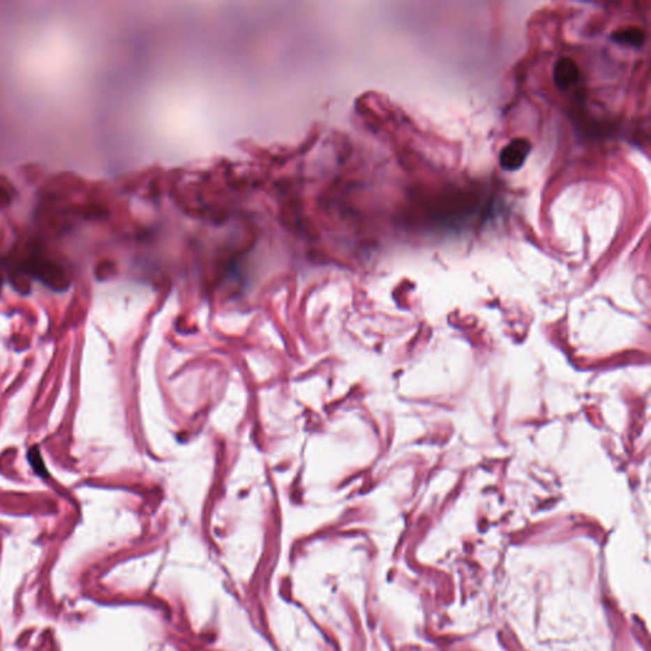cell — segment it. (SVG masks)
I'll use <instances>...</instances> for the list:
<instances>
[{"label":"cell","mask_w":651,"mask_h":651,"mask_svg":"<svg viewBox=\"0 0 651 651\" xmlns=\"http://www.w3.org/2000/svg\"><path fill=\"white\" fill-rule=\"evenodd\" d=\"M530 140L524 137H516L513 139L510 143L501 151L499 156V163H500L501 170L505 172H516L521 170L527 158L530 157Z\"/></svg>","instance_id":"1"},{"label":"cell","mask_w":651,"mask_h":651,"mask_svg":"<svg viewBox=\"0 0 651 651\" xmlns=\"http://www.w3.org/2000/svg\"><path fill=\"white\" fill-rule=\"evenodd\" d=\"M552 79L558 89L565 92L575 86L580 79L579 65L573 59L561 58L553 65Z\"/></svg>","instance_id":"2"},{"label":"cell","mask_w":651,"mask_h":651,"mask_svg":"<svg viewBox=\"0 0 651 651\" xmlns=\"http://www.w3.org/2000/svg\"><path fill=\"white\" fill-rule=\"evenodd\" d=\"M612 40L615 43L638 49L644 45L646 35L644 31L638 27H630V29H620L615 32L612 35Z\"/></svg>","instance_id":"3"},{"label":"cell","mask_w":651,"mask_h":651,"mask_svg":"<svg viewBox=\"0 0 651 651\" xmlns=\"http://www.w3.org/2000/svg\"><path fill=\"white\" fill-rule=\"evenodd\" d=\"M29 458L31 465L35 468V471H36L40 476L46 477V476H47V471H46V467L43 465V457H41V454H40V451H38L37 448L29 449Z\"/></svg>","instance_id":"4"}]
</instances>
